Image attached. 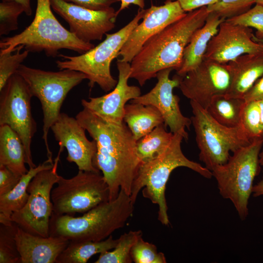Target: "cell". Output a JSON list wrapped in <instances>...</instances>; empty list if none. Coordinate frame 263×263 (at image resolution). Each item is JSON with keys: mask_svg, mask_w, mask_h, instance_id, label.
Listing matches in <instances>:
<instances>
[{"mask_svg": "<svg viewBox=\"0 0 263 263\" xmlns=\"http://www.w3.org/2000/svg\"><path fill=\"white\" fill-rule=\"evenodd\" d=\"M75 118L96 143L95 165L109 186V201L120 190L130 196L140 162L136 140L127 125L108 123L85 108Z\"/></svg>", "mask_w": 263, "mask_h": 263, "instance_id": "1", "label": "cell"}, {"mask_svg": "<svg viewBox=\"0 0 263 263\" xmlns=\"http://www.w3.org/2000/svg\"><path fill=\"white\" fill-rule=\"evenodd\" d=\"M208 14L207 6L188 12L150 38L130 62V78L143 86L161 70H178L186 47L194 33L204 25Z\"/></svg>", "mask_w": 263, "mask_h": 263, "instance_id": "2", "label": "cell"}, {"mask_svg": "<svg viewBox=\"0 0 263 263\" xmlns=\"http://www.w3.org/2000/svg\"><path fill=\"white\" fill-rule=\"evenodd\" d=\"M134 205L130 196L120 190L115 199L99 204L81 216L52 213L49 236L70 242L105 240L124 226L132 214Z\"/></svg>", "mask_w": 263, "mask_h": 263, "instance_id": "3", "label": "cell"}, {"mask_svg": "<svg viewBox=\"0 0 263 263\" xmlns=\"http://www.w3.org/2000/svg\"><path fill=\"white\" fill-rule=\"evenodd\" d=\"M183 139L181 135L173 134L164 152L152 160L140 164L132 187L130 197L133 203L135 204L139 192L143 188V196L158 206V219L165 225L170 223L165 190L172 171L179 167H186L206 178L212 177L210 170L184 155L181 148Z\"/></svg>", "mask_w": 263, "mask_h": 263, "instance_id": "4", "label": "cell"}, {"mask_svg": "<svg viewBox=\"0 0 263 263\" xmlns=\"http://www.w3.org/2000/svg\"><path fill=\"white\" fill-rule=\"evenodd\" d=\"M50 0H37L34 19L20 33L3 38L0 53H13L22 45L29 52H43L48 57L59 55V51L68 49L83 54L95 46L76 38L64 28L53 14Z\"/></svg>", "mask_w": 263, "mask_h": 263, "instance_id": "5", "label": "cell"}, {"mask_svg": "<svg viewBox=\"0 0 263 263\" xmlns=\"http://www.w3.org/2000/svg\"><path fill=\"white\" fill-rule=\"evenodd\" d=\"M263 146V138L254 140L232 152L226 163L211 171L220 195L230 200L242 220L249 213L248 201L254 179L261 170L259 154Z\"/></svg>", "mask_w": 263, "mask_h": 263, "instance_id": "6", "label": "cell"}, {"mask_svg": "<svg viewBox=\"0 0 263 263\" xmlns=\"http://www.w3.org/2000/svg\"><path fill=\"white\" fill-rule=\"evenodd\" d=\"M146 9H139L133 19L124 27L113 34H106V38L88 51L76 56L59 54L63 60L56 63L60 70L69 69L84 74L92 88L96 84L105 92L113 90L118 80L111 72L112 61L118 54L134 28L143 19Z\"/></svg>", "mask_w": 263, "mask_h": 263, "instance_id": "7", "label": "cell"}, {"mask_svg": "<svg viewBox=\"0 0 263 263\" xmlns=\"http://www.w3.org/2000/svg\"><path fill=\"white\" fill-rule=\"evenodd\" d=\"M16 73L27 83L33 96L39 100L43 114L42 139L47 159L53 162L48 134L60 114L61 106L69 92L87 79L81 72L69 69L57 72L45 71L21 64Z\"/></svg>", "mask_w": 263, "mask_h": 263, "instance_id": "8", "label": "cell"}, {"mask_svg": "<svg viewBox=\"0 0 263 263\" xmlns=\"http://www.w3.org/2000/svg\"><path fill=\"white\" fill-rule=\"evenodd\" d=\"M193 113L190 118L199 150V159L211 171L227 162L233 152L249 144V139L242 126L228 127L216 121L206 109L190 101Z\"/></svg>", "mask_w": 263, "mask_h": 263, "instance_id": "9", "label": "cell"}, {"mask_svg": "<svg viewBox=\"0 0 263 263\" xmlns=\"http://www.w3.org/2000/svg\"><path fill=\"white\" fill-rule=\"evenodd\" d=\"M51 192L53 214L74 216L109 201V186L100 172L79 170L70 178L60 175Z\"/></svg>", "mask_w": 263, "mask_h": 263, "instance_id": "10", "label": "cell"}, {"mask_svg": "<svg viewBox=\"0 0 263 263\" xmlns=\"http://www.w3.org/2000/svg\"><path fill=\"white\" fill-rule=\"evenodd\" d=\"M0 92V126L8 125L18 134L24 147L26 164L29 168L36 167L31 145L37 124L31 112L33 96L29 88L22 77L16 73Z\"/></svg>", "mask_w": 263, "mask_h": 263, "instance_id": "11", "label": "cell"}, {"mask_svg": "<svg viewBox=\"0 0 263 263\" xmlns=\"http://www.w3.org/2000/svg\"><path fill=\"white\" fill-rule=\"evenodd\" d=\"M61 152L59 150L51 169L39 172L32 179L27 188V202L11 217L19 227L32 234L49 236L50 220L53 213L51 192L60 177L57 170Z\"/></svg>", "mask_w": 263, "mask_h": 263, "instance_id": "12", "label": "cell"}, {"mask_svg": "<svg viewBox=\"0 0 263 263\" xmlns=\"http://www.w3.org/2000/svg\"><path fill=\"white\" fill-rule=\"evenodd\" d=\"M172 68L165 69L156 75L157 82L148 93L140 95L130 102L152 105L161 113L165 126L169 127L173 134H179L184 139L188 140V135L186 129L191 125L190 118L185 116L179 106L180 98L173 93L174 88L179 87L181 76L176 75L169 78Z\"/></svg>", "mask_w": 263, "mask_h": 263, "instance_id": "13", "label": "cell"}, {"mask_svg": "<svg viewBox=\"0 0 263 263\" xmlns=\"http://www.w3.org/2000/svg\"><path fill=\"white\" fill-rule=\"evenodd\" d=\"M230 82L226 64L204 59L197 68L181 77L178 88L190 101L207 109L214 96L226 94Z\"/></svg>", "mask_w": 263, "mask_h": 263, "instance_id": "14", "label": "cell"}, {"mask_svg": "<svg viewBox=\"0 0 263 263\" xmlns=\"http://www.w3.org/2000/svg\"><path fill=\"white\" fill-rule=\"evenodd\" d=\"M52 9L69 24L70 31L86 42L101 40L115 26L117 11L111 7L101 11L89 9L63 0H50Z\"/></svg>", "mask_w": 263, "mask_h": 263, "instance_id": "15", "label": "cell"}, {"mask_svg": "<svg viewBox=\"0 0 263 263\" xmlns=\"http://www.w3.org/2000/svg\"><path fill=\"white\" fill-rule=\"evenodd\" d=\"M51 130L58 141L59 150L65 148L66 160L75 163L79 170L100 172L95 165L97 145L86 136L85 129L76 119L61 113Z\"/></svg>", "mask_w": 263, "mask_h": 263, "instance_id": "16", "label": "cell"}, {"mask_svg": "<svg viewBox=\"0 0 263 263\" xmlns=\"http://www.w3.org/2000/svg\"><path fill=\"white\" fill-rule=\"evenodd\" d=\"M250 27L226 19L210 40L204 59L226 64L245 54H263V45L254 40Z\"/></svg>", "mask_w": 263, "mask_h": 263, "instance_id": "17", "label": "cell"}, {"mask_svg": "<svg viewBox=\"0 0 263 263\" xmlns=\"http://www.w3.org/2000/svg\"><path fill=\"white\" fill-rule=\"evenodd\" d=\"M118 79L115 87L112 91L99 97L83 99L81 105L105 121L116 125L124 122L125 107L127 102L141 95L139 87L130 85L128 80L131 72L130 62L117 59Z\"/></svg>", "mask_w": 263, "mask_h": 263, "instance_id": "18", "label": "cell"}, {"mask_svg": "<svg viewBox=\"0 0 263 263\" xmlns=\"http://www.w3.org/2000/svg\"><path fill=\"white\" fill-rule=\"evenodd\" d=\"M186 14L177 0H167L162 5L146 9L142 21L132 31L119 52L120 59L130 63L150 38Z\"/></svg>", "mask_w": 263, "mask_h": 263, "instance_id": "19", "label": "cell"}, {"mask_svg": "<svg viewBox=\"0 0 263 263\" xmlns=\"http://www.w3.org/2000/svg\"><path fill=\"white\" fill-rule=\"evenodd\" d=\"M15 241L21 263H56L70 242L61 237L33 235L19 226Z\"/></svg>", "mask_w": 263, "mask_h": 263, "instance_id": "20", "label": "cell"}, {"mask_svg": "<svg viewBox=\"0 0 263 263\" xmlns=\"http://www.w3.org/2000/svg\"><path fill=\"white\" fill-rule=\"evenodd\" d=\"M231 77L226 94L243 98L257 80L263 75V54H245L226 63Z\"/></svg>", "mask_w": 263, "mask_h": 263, "instance_id": "21", "label": "cell"}, {"mask_svg": "<svg viewBox=\"0 0 263 263\" xmlns=\"http://www.w3.org/2000/svg\"><path fill=\"white\" fill-rule=\"evenodd\" d=\"M225 19L214 13H209L204 25L194 33L186 47L177 75L183 77L202 62L210 40L217 33L220 24Z\"/></svg>", "mask_w": 263, "mask_h": 263, "instance_id": "22", "label": "cell"}, {"mask_svg": "<svg viewBox=\"0 0 263 263\" xmlns=\"http://www.w3.org/2000/svg\"><path fill=\"white\" fill-rule=\"evenodd\" d=\"M54 162L48 159L34 168H29L28 172L22 175L18 184L9 192L0 196V223H10L13 213L21 209L25 205L29 197L28 185L39 172L51 169Z\"/></svg>", "mask_w": 263, "mask_h": 263, "instance_id": "23", "label": "cell"}, {"mask_svg": "<svg viewBox=\"0 0 263 263\" xmlns=\"http://www.w3.org/2000/svg\"><path fill=\"white\" fill-rule=\"evenodd\" d=\"M123 121L136 141L164 124L161 113L155 107L132 102L126 105Z\"/></svg>", "mask_w": 263, "mask_h": 263, "instance_id": "24", "label": "cell"}, {"mask_svg": "<svg viewBox=\"0 0 263 263\" xmlns=\"http://www.w3.org/2000/svg\"><path fill=\"white\" fill-rule=\"evenodd\" d=\"M24 147L18 134L6 125L0 126V166L22 176L28 170L25 164Z\"/></svg>", "mask_w": 263, "mask_h": 263, "instance_id": "25", "label": "cell"}, {"mask_svg": "<svg viewBox=\"0 0 263 263\" xmlns=\"http://www.w3.org/2000/svg\"><path fill=\"white\" fill-rule=\"evenodd\" d=\"M117 242L112 235L100 241H70L56 263H86L94 255L112 250Z\"/></svg>", "mask_w": 263, "mask_h": 263, "instance_id": "26", "label": "cell"}, {"mask_svg": "<svg viewBox=\"0 0 263 263\" xmlns=\"http://www.w3.org/2000/svg\"><path fill=\"white\" fill-rule=\"evenodd\" d=\"M245 103L242 98L218 95L212 98L206 110L220 124L228 127H236L241 126V115Z\"/></svg>", "mask_w": 263, "mask_h": 263, "instance_id": "27", "label": "cell"}, {"mask_svg": "<svg viewBox=\"0 0 263 263\" xmlns=\"http://www.w3.org/2000/svg\"><path fill=\"white\" fill-rule=\"evenodd\" d=\"M165 124L160 125L136 141V148L140 164L157 157L169 145L173 133L168 132Z\"/></svg>", "mask_w": 263, "mask_h": 263, "instance_id": "28", "label": "cell"}, {"mask_svg": "<svg viewBox=\"0 0 263 263\" xmlns=\"http://www.w3.org/2000/svg\"><path fill=\"white\" fill-rule=\"evenodd\" d=\"M140 230H131L122 234L118 239V242L111 251H107L99 254L95 263H131L132 260L131 250L135 243L142 237Z\"/></svg>", "mask_w": 263, "mask_h": 263, "instance_id": "29", "label": "cell"}, {"mask_svg": "<svg viewBox=\"0 0 263 263\" xmlns=\"http://www.w3.org/2000/svg\"><path fill=\"white\" fill-rule=\"evenodd\" d=\"M18 227L14 222L8 224H0V263H21L15 241Z\"/></svg>", "mask_w": 263, "mask_h": 263, "instance_id": "30", "label": "cell"}, {"mask_svg": "<svg viewBox=\"0 0 263 263\" xmlns=\"http://www.w3.org/2000/svg\"><path fill=\"white\" fill-rule=\"evenodd\" d=\"M241 125L251 141L263 138L258 100L245 102L242 113Z\"/></svg>", "mask_w": 263, "mask_h": 263, "instance_id": "31", "label": "cell"}, {"mask_svg": "<svg viewBox=\"0 0 263 263\" xmlns=\"http://www.w3.org/2000/svg\"><path fill=\"white\" fill-rule=\"evenodd\" d=\"M24 46L17 47L12 53H0V91L8 80L16 74L22 62L28 56L29 52L25 50L20 52Z\"/></svg>", "mask_w": 263, "mask_h": 263, "instance_id": "32", "label": "cell"}, {"mask_svg": "<svg viewBox=\"0 0 263 263\" xmlns=\"http://www.w3.org/2000/svg\"><path fill=\"white\" fill-rule=\"evenodd\" d=\"M24 12L23 6L15 1L2 0L0 3V35H6L19 28L18 18Z\"/></svg>", "mask_w": 263, "mask_h": 263, "instance_id": "33", "label": "cell"}, {"mask_svg": "<svg viewBox=\"0 0 263 263\" xmlns=\"http://www.w3.org/2000/svg\"><path fill=\"white\" fill-rule=\"evenodd\" d=\"M254 3L255 0H217L207 6V10L226 19L246 12Z\"/></svg>", "mask_w": 263, "mask_h": 263, "instance_id": "34", "label": "cell"}, {"mask_svg": "<svg viewBox=\"0 0 263 263\" xmlns=\"http://www.w3.org/2000/svg\"><path fill=\"white\" fill-rule=\"evenodd\" d=\"M131 256L135 263H166V258L162 252L157 251L156 246L145 241L141 237L131 250Z\"/></svg>", "mask_w": 263, "mask_h": 263, "instance_id": "35", "label": "cell"}, {"mask_svg": "<svg viewBox=\"0 0 263 263\" xmlns=\"http://www.w3.org/2000/svg\"><path fill=\"white\" fill-rule=\"evenodd\" d=\"M226 20L233 24L255 28L256 38L263 39V5L256 4L246 12Z\"/></svg>", "mask_w": 263, "mask_h": 263, "instance_id": "36", "label": "cell"}, {"mask_svg": "<svg viewBox=\"0 0 263 263\" xmlns=\"http://www.w3.org/2000/svg\"><path fill=\"white\" fill-rule=\"evenodd\" d=\"M21 177L16 175L6 167L0 166V196L11 191L18 184Z\"/></svg>", "mask_w": 263, "mask_h": 263, "instance_id": "37", "label": "cell"}, {"mask_svg": "<svg viewBox=\"0 0 263 263\" xmlns=\"http://www.w3.org/2000/svg\"><path fill=\"white\" fill-rule=\"evenodd\" d=\"M89 9L101 11L107 10L112 5L120 1V0H63Z\"/></svg>", "mask_w": 263, "mask_h": 263, "instance_id": "38", "label": "cell"}, {"mask_svg": "<svg viewBox=\"0 0 263 263\" xmlns=\"http://www.w3.org/2000/svg\"><path fill=\"white\" fill-rule=\"evenodd\" d=\"M262 98H263V75L245 94L243 99L245 102H249L258 100Z\"/></svg>", "mask_w": 263, "mask_h": 263, "instance_id": "39", "label": "cell"}, {"mask_svg": "<svg viewBox=\"0 0 263 263\" xmlns=\"http://www.w3.org/2000/svg\"><path fill=\"white\" fill-rule=\"evenodd\" d=\"M177 0L185 12H190L215 3L217 0Z\"/></svg>", "mask_w": 263, "mask_h": 263, "instance_id": "40", "label": "cell"}, {"mask_svg": "<svg viewBox=\"0 0 263 263\" xmlns=\"http://www.w3.org/2000/svg\"><path fill=\"white\" fill-rule=\"evenodd\" d=\"M120 7L117 11L118 15L121 11L128 8L131 4L138 6L140 9H144L145 7V0H120Z\"/></svg>", "mask_w": 263, "mask_h": 263, "instance_id": "41", "label": "cell"}, {"mask_svg": "<svg viewBox=\"0 0 263 263\" xmlns=\"http://www.w3.org/2000/svg\"><path fill=\"white\" fill-rule=\"evenodd\" d=\"M252 195L254 197L263 196V180L259 181L257 184L253 185Z\"/></svg>", "mask_w": 263, "mask_h": 263, "instance_id": "42", "label": "cell"}, {"mask_svg": "<svg viewBox=\"0 0 263 263\" xmlns=\"http://www.w3.org/2000/svg\"><path fill=\"white\" fill-rule=\"evenodd\" d=\"M12 0L16 1L21 4L24 9V13L27 16H31L32 15V8L31 6V0Z\"/></svg>", "mask_w": 263, "mask_h": 263, "instance_id": "43", "label": "cell"}, {"mask_svg": "<svg viewBox=\"0 0 263 263\" xmlns=\"http://www.w3.org/2000/svg\"><path fill=\"white\" fill-rule=\"evenodd\" d=\"M258 101L259 102V105L260 108L262 125V137H263V98L258 100Z\"/></svg>", "mask_w": 263, "mask_h": 263, "instance_id": "44", "label": "cell"}, {"mask_svg": "<svg viewBox=\"0 0 263 263\" xmlns=\"http://www.w3.org/2000/svg\"><path fill=\"white\" fill-rule=\"evenodd\" d=\"M259 161L261 166H263V148H262L259 154Z\"/></svg>", "mask_w": 263, "mask_h": 263, "instance_id": "45", "label": "cell"}, {"mask_svg": "<svg viewBox=\"0 0 263 263\" xmlns=\"http://www.w3.org/2000/svg\"><path fill=\"white\" fill-rule=\"evenodd\" d=\"M253 38L254 40H255V41H257L258 42H259V43H261L263 45V39L257 38H256L255 35L253 36Z\"/></svg>", "mask_w": 263, "mask_h": 263, "instance_id": "46", "label": "cell"}, {"mask_svg": "<svg viewBox=\"0 0 263 263\" xmlns=\"http://www.w3.org/2000/svg\"><path fill=\"white\" fill-rule=\"evenodd\" d=\"M255 3L256 4L263 5V0H255Z\"/></svg>", "mask_w": 263, "mask_h": 263, "instance_id": "47", "label": "cell"}]
</instances>
